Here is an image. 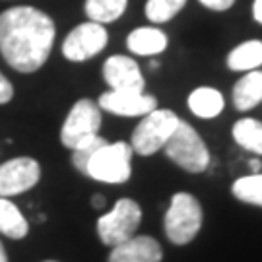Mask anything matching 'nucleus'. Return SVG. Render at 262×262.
Returning <instances> with one entry per match:
<instances>
[{
    "instance_id": "f257e3e1",
    "label": "nucleus",
    "mask_w": 262,
    "mask_h": 262,
    "mask_svg": "<svg viewBox=\"0 0 262 262\" xmlns=\"http://www.w3.org/2000/svg\"><path fill=\"white\" fill-rule=\"evenodd\" d=\"M55 21L33 6H16L0 14V53L14 70L29 74L47 62Z\"/></svg>"
},
{
    "instance_id": "f03ea898",
    "label": "nucleus",
    "mask_w": 262,
    "mask_h": 262,
    "mask_svg": "<svg viewBox=\"0 0 262 262\" xmlns=\"http://www.w3.org/2000/svg\"><path fill=\"white\" fill-rule=\"evenodd\" d=\"M171 161L188 173H202L210 165V151L198 132L185 121H179L177 128L163 146Z\"/></svg>"
},
{
    "instance_id": "7ed1b4c3",
    "label": "nucleus",
    "mask_w": 262,
    "mask_h": 262,
    "mask_svg": "<svg viewBox=\"0 0 262 262\" xmlns=\"http://www.w3.org/2000/svg\"><path fill=\"white\" fill-rule=\"evenodd\" d=\"M202 227L200 202L188 192H177L165 212V235L175 245L190 243Z\"/></svg>"
},
{
    "instance_id": "20e7f679",
    "label": "nucleus",
    "mask_w": 262,
    "mask_h": 262,
    "mask_svg": "<svg viewBox=\"0 0 262 262\" xmlns=\"http://www.w3.org/2000/svg\"><path fill=\"white\" fill-rule=\"evenodd\" d=\"M179 121L181 119L169 109H154L151 113L144 115L136 130L132 132V151L140 156H151L163 150L169 136L177 128Z\"/></svg>"
},
{
    "instance_id": "39448f33",
    "label": "nucleus",
    "mask_w": 262,
    "mask_h": 262,
    "mask_svg": "<svg viewBox=\"0 0 262 262\" xmlns=\"http://www.w3.org/2000/svg\"><path fill=\"white\" fill-rule=\"evenodd\" d=\"M130 159L132 148L126 142L105 144L90 159L85 175L101 183L119 185L130 179Z\"/></svg>"
},
{
    "instance_id": "423d86ee",
    "label": "nucleus",
    "mask_w": 262,
    "mask_h": 262,
    "mask_svg": "<svg viewBox=\"0 0 262 262\" xmlns=\"http://www.w3.org/2000/svg\"><path fill=\"white\" fill-rule=\"evenodd\" d=\"M142 222L140 206L130 198H121L109 214L97 220V233L107 247L121 245L122 241L134 237Z\"/></svg>"
},
{
    "instance_id": "0eeeda50",
    "label": "nucleus",
    "mask_w": 262,
    "mask_h": 262,
    "mask_svg": "<svg viewBox=\"0 0 262 262\" xmlns=\"http://www.w3.org/2000/svg\"><path fill=\"white\" fill-rule=\"evenodd\" d=\"M99 126H101L99 105H95L92 99H80L74 103L72 111L68 113L64 124H62L60 142L66 148L74 150L82 142L97 136Z\"/></svg>"
},
{
    "instance_id": "6e6552de",
    "label": "nucleus",
    "mask_w": 262,
    "mask_h": 262,
    "mask_svg": "<svg viewBox=\"0 0 262 262\" xmlns=\"http://www.w3.org/2000/svg\"><path fill=\"white\" fill-rule=\"evenodd\" d=\"M107 31L97 21H85L74 28L62 43V55L72 62H82L101 53L107 45Z\"/></svg>"
},
{
    "instance_id": "1a4fd4ad",
    "label": "nucleus",
    "mask_w": 262,
    "mask_h": 262,
    "mask_svg": "<svg viewBox=\"0 0 262 262\" xmlns=\"http://www.w3.org/2000/svg\"><path fill=\"white\" fill-rule=\"evenodd\" d=\"M41 167L35 159L16 158L0 165V198L21 194L37 185Z\"/></svg>"
},
{
    "instance_id": "9d476101",
    "label": "nucleus",
    "mask_w": 262,
    "mask_h": 262,
    "mask_svg": "<svg viewBox=\"0 0 262 262\" xmlns=\"http://www.w3.org/2000/svg\"><path fill=\"white\" fill-rule=\"evenodd\" d=\"M103 78L113 92L144 94V76L130 56L115 55L105 60Z\"/></svg>"
},
{
    "instance_id": "9b49d317",
    "label": "nucleus",
    "mask_w": 262,
    "mask_h": 262,
    "mask_svg": "<svg viewBox=\"0 0 262 262\" xmlns=\"http://www.w3.org/2000/svg\"><path fill=\"white\" fill-rule=\"evenodd\" d=\"M99 107L119 117H144L158 109L154 95L138 92H107L99 97Z\"/></svg>"
},
{
    "instance_id": "f8f14e48",
    "label": "nucleus",
    "mask_w": 262,
    "mask_h": 262,
    "mask_svg": "<svg viewBox=\"0 0 262 262\" xmlns=\"http://www.w3.org/2000/svg\"><path fill=\"white\" fill-rule=\"evenodd\" d=\"M161 245L148 235L130 237L113 247L109 262H161Z\"/></svg>"
},
{
    "instance_id": "ddd939ff",
    "label": "nucleus",
    "mask_w": 262,
    "mask_h": 262,
    "mask_svg": "<svg viewBox=\"0 0 262 262\" xmlns=\"http://www.w3.org/2000/svg\"><path fill=\"white\" fill-rule=\"evenodd\" d=\"M126 47L134 55H159L167 47V35L158 28H138L128 35Z\"/></svg>"
},
{
    "instance_id": "4468645a",
    "label": "nucleus",
    "mask_w": 262,
    "mask_h": 262,
    "mask_svg": "<svg viewBox=\"0 0 262 262\" xmlns=\"http://www.w3.org/2000/svg\"><path fill=\"white\" fill-rule=\"evenodd\" d=\"M262 101V72L251 70L233 88V103L239 111H251Z\"/></svg>"
},
{
    "instance_id": "2eb2a0df",
    "label": "nucleus",
    "mask_w": 262,
    "mask_h": 262,
    "mask_svg": "<svg viewBox=\"0 0 262 262\" xmlns=\"http://www.w3.org/2000/svg\"><path fill=\"white\" fill-rule=\"evenodd\" d=\"M224 95L214 88H198L188 95V109L200 119H214L224 111Z\"/></svg>"
},
{
    "instance_id": "dca6fc26",
    "label": "nucleus",
    "mask_w": 262,
    "mask_h": 262,
    "mask_svg": "<svg viewBox=\"0 0 262 262\" xmlns=\"http://www.w3.org/2000/svg\"><path fill=\"white\" fill-rule=\"evenodd\" d=\"M29 225L21 215L16 204H12L8 198H0V233L10 239H21L28 235Z\"/></svg>"
},
{
    "instance_id": "f3484780",
    "label": "nucleus",
    "mask_w": 262,
    "mask_h": 262,
    "mask_svg": "<svg viewBox=\"0 0 262 262\" xmlns=\"http://www.w3.org/2000/svg\"><path fill=\"white\" fill-rule=\"evenodd\" d=\"M262 64V41H247L235 47L227 56L231 70H254Z\"/></svg>"
},
{
    "instance_id": "a211bd4d",
    "label": "nucleus",
    "mask_w": 262,
    "mask_h": 262,
    "mask_svg": "<svg viewBox=\"0 0 262 262\" xmlns=\"http://www.w3.org/2000/svg\"><path fill=\"white\" fill-rule=\"evenodd\" d=\"M233 140L245 148L262 156V122L254 119H241L233 126Z\"/></svg>"
},
{
    "instance_id": "6ab92c4d",
    "label": "nucleus",
    "mask_w": 262,
    "mask_h": 262,
    "mask_svg": "<svg viewBox=\"0 0 262 262\" xmlns=\"http://www.w3.org/2000/svg\"><path fill=\"white\" fill-rule=\"evenodd\" d=\"M128 0H85V14L92 21L111 24L119 19L126 10Z\"/></svg>"
},
{
    "instance_id": "aec40b11",
    "label": "nucleus",
    "mask_w": 262,
    "mask_h": 262,
    "mask_svg": "<svg viewBox=\"0 0 262 262\" xmlns=\"http://www.w3.org/2000/svg\"><path fill=\"white\" fill-rule=\"evenodd\" d=\"M231 190L237 200L254 204V206H262V173H253V175L237 179Z\"/></svg>"
},
{
    "instance_id": "412c9836",
    "label": "nucleus",
    "mask_w": 262,
    "mask_h": 262,
    "mask_svg": "<svg viewBox=\"0 0 262 262\" xmlns=\"http://www.w3.org/2000/svg\"><path fill=\"white\" fill-rule=\"evenodd\" d=\"M185 4H187V0H148L146 16L154 24H163V21L175 18Z\"/></svg>"
},
{
    "instance_id": "4be33fe9",
    "label": "nucleus",
    "mask_w": 262,
    "mask_h": 262,
    "mask_svg": "<svg viewBox=\"0 0 262 262\" xmlns=\"http://www.w3.org/2000/svg\"><path fill=\"white\" fill-rule=\"evenodd\" d=\"M107 142L101 138V136H94V138H90V140L82 142L78 148L72 150V163H74V167L80 171V173H88V163H90V159L94 158V154L101 146H105Z\"/></svg>"
},
{
    "instance_id": "5701e85b",
    "label": "nucleus",
    "mask_w": 262,
    "mask_h": 262,
    "mask_svg": "<svg viewBox=\"0 0 262 262\" xmlns=\"http://www.w3.org/2000/svg\"><path fill=\"white\" fill-rule=\"evenodd\" d=\"M12 95H14V90H12V84H10L8 80L4 78V76L0 74V105L8 103L10 99H12Z\"/></svg>"
},
{
    "instance_id": "b1692460",
    "label": "nucleus",
    "mask_w": 262,
    "mask_h": 262,
    "mask_svg": "<svg viewBox=\"0 0 262 262\" xmlns=\"http://www.w3.org/2000/svg\"><path fill=\"white\" fill-rule=\"evenodd\" d=\"M206 8L215 10V12H224V10H229L233 6L235 0H200Z\"/></svg>"
},
{
    "instance_id": "393cba45",
    "label": "nucleus",
    "mask_w": 262,
    "mask_h": 262,
    "mask_svg": "<svg viewBox=\"0 0 262 262\" xmlns=\"http://www.w3.org/2000/svg\"><path fill=\"white\" fill-rule=\"evenodd\" d=\"M253 16H254V19H256L258 24H262V0H254V4H253Z\"/></svg>"
},
{
    "instance_id": "a878e982",
    "label": "nucleus",
    "mask_w": 262,
    "mask_h": 262,
    "mask_svg": "<svg viewBox=\"0 0 262 262\" xmlns=\"http://www.w3.org/2000/svg\"><path fill=\"white\" fill-rule=\"evenodd\" d=\"M92 204H94L95 208H103L105 206V198L101 196V194H94V198H92Z\"/></svg>"
},
{
    "instance_id": "bb28decb",
    "label": "nucleus",
    "mask_w": 262,
    "mask_h": 262,
    "mask_svg": "<svg viewBox=\"0 0 262 262\" xmlns=\"http://www.w3.org/2000/svg\"><path fill=\"white\" fill-rule=\"evenodd\" d=\"M251 169H253V173H260V161H258V159H253V161H251Z\"/></svg>"
},
{
    "instance_id": "cd10ccee",
    "label": "nucleus",
    "mask_w": 262,
    "mask_h": 262,
    "mask_svg": "<svg viewBox=\"0 0 262 262\" xmlns=\"http://www.w3.org/2000/svg\"><path fill=\"white\" fill-rule=\"evenodd\" d=\"M0 262H8V256H6V253H4V247H2V243H0Z\"/></svg>"
},
{
    "instance_id": "c85d7f7f",
    "label": "nucleus",
    "mask_w": 262,
    "mask_h": 262,
    "mask_svg": "<svg viewBox=\"0 0 262 262\" xmlns=\"http://www.w3.org/2000/svg\"><path fill=\"white\" fill-rule=\"evenodd\" d=\"M150 66H151V68H158V66H159V62H158V60H151V62H150Z\"/></svg>"
},
{
    "instance_id": "c756f323",
    "label": "nucleus",
    "mask_w": 262,
    "mask_h": 262,
    "mask_svg": "<svg viewBox=\"0 0 262 262\" xmlns=\"http://www.w3.org/2000/svg\"><path fill=\"white\" fill-rule=\"evenodd\" d=\"M45 262H55V260H45Z\"/></svg>"
}]
</instances>
